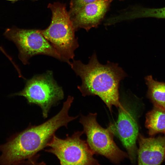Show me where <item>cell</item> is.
I'll return each instance as SVG.
<instances>
[{
	"mask_svg": "<svg viewBox=\"0 0 165 165\" xmlns=\"http://www.w3.org/2000/svg\"><path fill=\"white\" fill-rule=\"evenodd\" d=\"M73 100V97L69 96L61 110L55 116L40 125L30 126L0 145L2 154L0 164H17L25 162L34 164V157L47 146L56 131L62 127L67 128L69 122L78 117L68 114Z\"/></svg>",
	"mask_w": 165,
	"mask_h": 165,
	"instance_id": "cell-1",
	"label": "cell"
},
{
	"mask_svg": "<svg viewBox=\"0 0 165 165\" xmlns=\"http://www.w3.org/2000/svg\"><path fill=\"white\" fill-rule=\"evenodd\" d=\"M69 65L81 79L82 84L78 88L83 96H97L111 112L113 106L117 108L123 106L119 100V89L120 81L127 74L118 64L108 61L102 64L94 52L87 64L73 60Z\"/></svg>",
	"mask_w": 165,
	"mask_h": 165,
	"instance_id": "cell-2",
	"label": "cell"
},
{
	"mask_svg": "<svg viewBox=\"0 0 165 165\" xmlns=\"http://www.w3.org/2000/svg\"><path fill=\"white\" fill-rule=\"evenodd\" d=\"M48 7L52 13L50 24L46 29L38 31L55 49L61 61L69 65L79 45L66 4L55 2L49 3Z\"/></svg>",
	"mask_w": 165,
	"mask_h": 165,
	"instance_id": "cell-3",
	"label": "cell"
},
{
	"mask_svg": "<svg viewBox=\"0 0 165 165\" xmlns=\"http://www.w3.org/2000/svg\"><path fill=\"white\" fill-rule=\"evenodd\" d=\"M96 113L82 115L79 122L83 127L86 142L94 154L104 156L115 163H119L126 158L127 153L121 150L114 141L115 132L113 124L107 128L101 127L97 121Z\"/></svg>",
	"mask_w": 165,
	"mask_h": 165,
	"instance_id": "cell-4",
	"label": "cell"
},
{
	"mask_svg": "<svg viewBox=\"0 0 165 165\" xmlns=\"http://www.w3.org/2000/svg\"><path fill=\"white\" fill-rule=\"evenodd\" d=\"M13 95L24 97L29 104L39 106L45 119L52 106L63 99L64 94L54 79L52 72L48 71L27 80L23 90Z\"/></svg>",
	"mask_w": 165,
	"mask_h": 165,
	"instance_id": "cell-5",
	"label": "cell"
},
{
	"mask_svg": "<svg viewBox=\"0 0 165 165\" xmlns=\"http://www.w3.org/2000/svg\"><path fill=\"white\" fill-rule=\"evenodd\" d=\"M83 133L78 131L64 139L54 134L47 145L50 148L45 151L55 155L61 165H99L86 141L81 138Z\"/></svg>",
	"mask_w": 165,
	"mask_h": 165,
	"instance_id": "cell-6",
	"label": "cell"
},
{
	"mask_svg": "<svg viewBox=\"0 0 165 165\" xmlns=\"http://www.w3.org/2000/svg\"><path fill=\"white\" fill-rule=\"evenodd\" d=\"M4 35L16 45L19 50V58L24 64H28L31 57L40 54L61 61L59 55L38 30L21 29L14 27L7 29Z\"/></svg>",
	"mask_w": 165,
	"mask_h": 165,
	"instance_id": "cell-7",
	"label": "cell"
},
{
	"mask_svg": "<svg viewBox=\"0 0 165 165\" xmlns=\"http://www.w3.org/2000/svg\"><path fill=\"white\" fill-rule=\"evenodd\" d=\"M118 109V117L115 128L126 148L132 163L136 161L137 152L136 141L139 134L136 120L129 109L123 106Z\"/></svg>",
	"mask_w": 165,
	"mask_h": 165,
	"instance_id": "cell-8",
	"label": "cell"
},
{
	"mask_svg": "<svg viewBox=\"0 0 165 165\" xmlns=\"http://www.w3.org/2000/svg\"><path fill=\"white\" fill-rule=\"evenodd\" d=\"M110 3L104 0H97L69 14L75 31L83 28L88 31L97 26L104 17Z\"/></svg>",
	"mask_w": 165,
	"mask_h": 165,
	"instance_id": "cell-9",
	"label": "cell"
},
{
	"mask_svg": "<svg viewBox=\"0 0 165 165\" xmlns=\"http://www.w3.org/2000/svg\"><path fill=\"white\" fill-rule=\"evenodd\" d=\"M139 165H160L165 158V137L145 138L139 134Z\"/></svg>",
	"mask_w": 165,
	"mask_h": 165,
	"instance_id": "cell-10",
	"label": "cell"
},
{
	"mask_svg": "<svg viewBox=\"0 0 165 165\" xmlns=\"http://www.w3.org/2000/svg\"><path fill=\"white\" fill-rule=\"evenodd\" d=\"M148 87L147 97L153 104L165 110V82L154 80L152 75L145 78Z\"/></svg>",
	"mask_w": 165,
	"mask_h": 165,
	"instance_id": "cell-11",
	"label": "cell"
},
{
	"mask_svg": "<svg viewBox=\"0 0 165 165\" xmlns=\"http://www.w3.org/2000/svg\"><path fill=\"white\" fill-rule=\"evenodd\" d=\"M145 126L150 135L160 133L165 134V110L154 106L146 114Z\"/></svg>",
	"mask_w": 165,
	"mask_h": 165,
	"instance_id": "cell-12",
	"label": "cell"
},
{
	"mask_svg": "<svg viewBox=\"0 0 165 165\" xmlns=\"http://www.w3.org/2000/svg\"><path fill=\"white\" fill-rule=\"evenodd\" d=\"M141 17H152L165 19V7L161 8H141L139 12Z\"/></svg>",
	"mask_w": 165,
	"mask_h": 165,
	"instance_id": "cell-13",
	"label": "cell"
},
{
	"mask_svg": "<svg viewBox=\"0 0 165 165\" xmlns=\"http://www.w3.org/2000/svg\"><path fill=\"white\" fill-rule=\"evenodd\" d=\"M97 0H70L69 14L72 13L83 6L93 2Z\"/></svg>",
	"mask_w": 165,
	"mask_h": 165,
	"instance_id": "cell-14",
	"label": "cell"
},
{
	"mask_svg": "<svg viewBox=\"0 0 165 165\" xmlns=\"http://www.w3.org/2000/svg\"><path fill=\"white\" fill-rule=\"evenodd\" d=\"M7 0L10 1H11V2H16V1H18V0ZM31 0V1H37V0Z\"/></svg>",
	"mask_w": 165,
	"mask_h": 165,
	"instance_id": "cell-15",
	"label": "cell"
},
{
	"mask_svg": "<svg viewBox=\"0 0 165 165\" xmlns=\"http://www.w3.org/2000/svg\"><path fill=\"white\" fill-rule=\"evenodd\" d=\"M106 1H107V2H110L111 1H112L113 0H104Z\"/></svg>",
	"mask_w": 165,
	"mask_h": 165,
	"instance_id": "cell-16",
	"label": "cell"
}]
</instances>
